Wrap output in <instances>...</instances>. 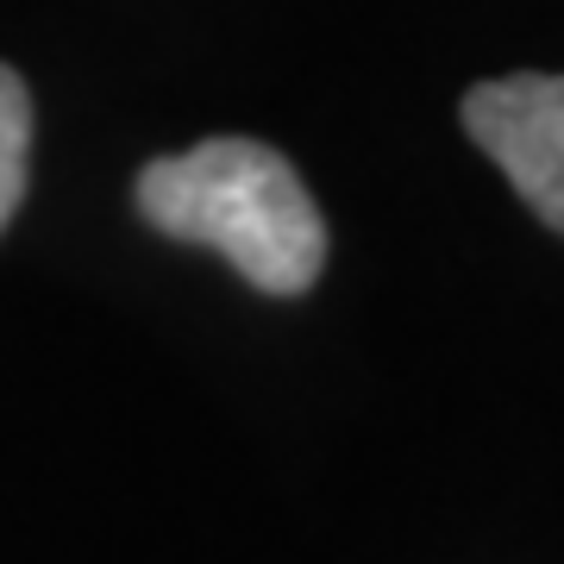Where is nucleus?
Wrapping results in <instances>:
<instances>
[{
    "instance_id": "obj_2",
    "label": "nucleus",
    "mask_w": 564,
    "mask_h": 564,
    "mask_svg": "<svg viewBox=\"0 0 564 564\" xmlns=\"http://www.w3.org/2000/svg\"><path fill=\"white\" fill-rule=\"evenodd\" d=\"M464 132L521 188V202L564 232V76L477 82L464 95Z\"/></svg>"
},
{
    "instance_id": "obj_3",
    "label": "nucleus",
    "mask_w": 564,
    "mask_h": 564,
    "mask_svg": "<svg viewBox=\"0 0 564 564\" xmlns=\"http://www.w3.org/2000/svg\"><path fill=\"white\" fill-rule=\"evenodd\" d=\"M25 176H32V95L0 63V232L13 226L25 202Z\"/></svg>"
},
{
    "instance_id": "obj_1",
    "label": "nucleus",
    "mask_w": 564,
    "mask_h": 564,
    "mask_svg": "<svg viewBox=\"0 0 564 564\" xmlns=\"http://www.w3.org/2000/svg\"><path fill=\"white\" fill-rule=\"evenodd\" d=\"M139 214L182 245L220 251L263 295H302L326 263V220L282 151L202 139L139 170Z\"/></svg>"
}]
</instances>
